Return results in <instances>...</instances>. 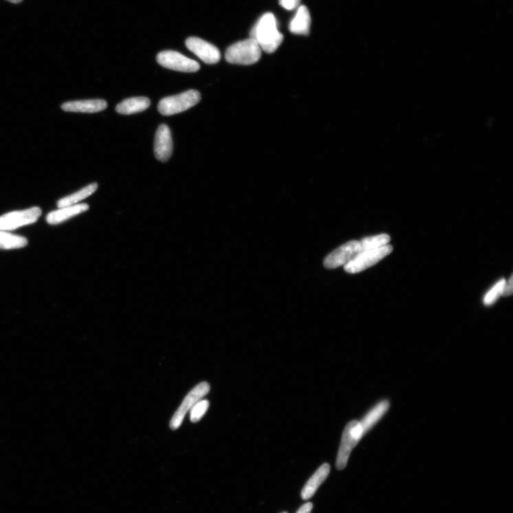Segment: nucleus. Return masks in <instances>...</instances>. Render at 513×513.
<instances>
[{
	"mask_svg": "<svg viewBox=\"0 0 513 513\" xmlns=\"http://www.w3.org/2000/svg\"><path fill=\"white\" fill-rule=\"evenodd\" d=\"M210 389V384L204 382L195 386L188 393L170 422V427L172 430H176L182 426L187 413L193 408L197 402H199L207 395Z\"/></svg>",
	"mask_w": 513,
	"mask_h": 513,
	"instance_id": "obj_7",
	"label": "nucleus"
},
{
	"mask_svg": "<svg viewBox=\"0 0 513 513\" xmlns=\"http://www.w3.org/2000/svg\"><path fill=\"white\" fill-rule=\"evenodd\" d=\"M393 251V247L386 245L381 248L360 252L344 266L345 270L350 274L361 272L386 258Z\"/></svg>",
	"mask_w": 513,
	"mask_h": 513,
	"instance_id": "obj_5",
	"label": "nucleus"
},
{
	"mask_svg": "<svg viewBox=\"0 0 513 513\" xmlns=\"http://www.w3.org/2000/svg\"><path fill=\"white\" fill-rule=\"evenodd\" d=\"M107 102L103 100H89L69 102L62 105V109L67 112L97 113L105 110Z\"/></svg>",
	"mask_w": 513,
	"mask_h": 513,
	"instance_id": "obj_13",
	"label": "nucleus"
},
{
	"mask_svg": "<svg viewBox=\"0 0 513 513\" xmlns=\"http://www.w3.org/2000/svg\"><path fill=\"white\" fill-rule=\"evenodd\" d=\"M360 252V241H349L328 254L324 261V265L327 269L345 266Z\"/></svg>",
	"mask_w": 513,
	"mask_h": 513,
	"instance_id": "obj_9",
	"label": "nucleus"
},
{
	"mask_svg": "<svg viewBox=\"0 0 513 513\" xmlns=\"http://www.w3.org/2000/svg\"><path fill=\"white\" fill-rule=\"evenodd\" d=\"M391 241V237L387 234L367 237L360 241V252L381 248Z\"/></svg>",
	"mask_w": 513,
	"mask_h": 513,
	"instance_id": "obj_20",
	"label": "nucleus"
},
{
	"mask_svg": "<svg viewBox=\"0 0 513 513\" xmlns=\"http://www.w3.org/2000/svg\"><path fill=\"white\" fill-rule=\"evenodd\" d=\"M389 408V402L384 400L375 406L367 414L364 418L360 422L362 427L364 434H365L376 424L381 418L384 415Z\"/></svg>",
	"mask_w": 513,
	"mask_h": 513,
	"instance_id": "obj_17",
	"label": "nucleus"
},
{
	"mask_svg": "<svg viewBox=\"0 0 513 513\" xmlns=\"http://www.w3.org/2000/svg\"><path fill=\"white\" fill-rule=\"evenodd\" d=\"M187 48L194 54L200 58L208 65H214L221 61V54L215 46L206 42L198 37H189L186 39Z\"/></svg>",
	"mask_w": 513,
	"mask_h": 513,
	"instance_id": "obj_10",
	"label": "nucleus"
},
{
	"mask_svg": "<svg viewBox=\"0 0 513 513\" xmlns=\"http://www.w3.org/2000/svg\"><path fill=\"white\" fill-rule=\"evenodd\" d=\"M301 0H280L281 6L287 10H292L297 8Z\"/></svg>",
	"mask_w": 513,
	"mask_h": 513,
	"instance_id": "obj_23",
	"label": "nucleus"
},
{
	"mask_svg": "<svg viewBox=\"0 0 513 513\" xmlns=\"http://www.w3.org/2000/svg\"><path fill=\"white\" fill-rule=\"evenodd\" d=\"M262 50L252 38L237 43L228 48L226 59L228 63L239 65H251L258 63Z\"/></svg>",
	"mask_w": 513,
	"mask_h": 513,
	"instance_id": "obj_2",
	"label": "nucleus"
},
{
	"mask_svg": "<svg viewBox=\"0 0 513 513\" xmlns=\"http://www.w3.org/2000/svg\"><path fill=\"white\" fill-rule=\"evenodd\" d=\"M329 472V464L324 463L314 473L302 490L301 497L303 500H309L315 494V492L328 477Z\"/></svg>",
	"mask_w": 513,
	"mask_h": 513,
	"instance_id": "obj_12",
	"label": "nucleus"
},
{
	"mask_svg": "<svg viewBox=\"0 0 513 513\" xmlns=\"http://www.w3.org/2000/svg\"><path fill=\"white\" fill-rule=\"evenodd\" d=\"M156 61L162 67L182 72L193 73L200 69V65L179 52L167 50L157 55Z\"/></svg>",
	"mask_w": 513,
	"mask_h": 513,
	"instance_id": "obj_8",
	"label": "nucleus"
},
{
	"mask_svg": "<svg viewBox=\"0 0 513 513\" xmlns=\"http://www.w3.org/2000/svg\"><path fill=\"white\" fill-rule=\"evenodd\" d=\"M251 36L262 51L271 54L277 50L283 41V35L278 30L277 21L272 13H266L256 23Z\"/></svg>",
	"mask_w": 513,
	"mask_h": 513,
	"instance_id": "obj_1",
	"label": "nucleus"
},
{
	"mask_svg": "<svg viewBox=\"0 0 513 513\" xmlns=\"http://www.w3.org/2000/svg\"><path fill=\"white\" fill-rule=\"evenodd\" d=\"M89 208L87 204H78L58 208L47 215V221L50 225L61 224L72 217L86 212Z\"/></svg>",
	"mask_w": 513,
	"mask_h": 513,
	"instance_id": "obj_14",
	"label": "nucleus"
},
{
	"mask_svg": "<svg viewBox=\"0 0 513 513\" xmlns=\"http://www.w3.org/2000/svg\"><path fill=\"white\" fill-rule=\"evenodd\" d=\"M210 403L208 400H201L197 402L190 410V421L192 423L199 422L205 415L209 408Z\"/></svg>",
	"mask_w": 513,
	"mask_h": 513,
	"instance_id": "obj_22",
	"label": "nucleus"
},
{
	"mask_svg": "<svg viewBox=\"0 0 513 513\" xmlns=\"http://www.w3.org/2000/svg\"><path fill=\"white\" fill-rule=\"evenodd\" d=\"M311 17L309 10L305 6L299 8L297 14L290 25L292 33L301 35H308L310 30Z\"/></svg>",
	"mask_w": 513,
	"mask_h": 513,
	"instance_id": "obj_16",
	"label": "nucleus"
},
{
	"mask_svg": "<svg viewBox=\"0 0 513 513\" xmlns=\"http://www.w3.org/2000/svg\"><path fill=\"white\" fill-rule=\"evenodd\" d=\"M513 292V277L512 275H511V277L510 280L507 282H505L503 292V296L504 297H508V296H510L512 294Z\"/></svg>",
	"mask_w": 513,
	"mask_h": 513,
	"instance_id": "obj_24",
	"label": "nucleus"
},
{
	"mask_svg": "<svg viewBox=\"0 0 513 513\" xmlns=\"http://www.w3.org/2000/svg\"><path fill=\"white\" fill-rule=\"evenodd\" d=\"M201 100L199 91L188 90L180 94L163 98L157 105V110L164 116H171L190 109Z\"/></svg>",
	"mask_w": 513,
	"mask_h": 513,
	"instance_id": "obj_3",
	"label": "nucleus"
},
{
	"mask_svg": "<svg viewBox=\"0 0 513 513\" xmlns=\"http://www.w3.org/2000/svg\"><path fill=\"white\" fill-rule=\"evenodd\" d=\"M8 1H9V2L12 3L17 4V3H19L22 2V0H8Z\"/></svg>",
	"mask_w": 513,
	"mask_h": 513,
	"instance_id": "obj_26",
	"label": "nucleus"
},
{
	"mask_svg": "<svg viewBox=\"0 0 513 513\" xmlns=\"http://www.w3.org/2000/svg\"><path fill=\"white\" fill-rule=\"evenodd\" d=\"M28 243L25 237L0 230V249L12 250L25 247Z\"/></svg>",
	"mask_w": 513,
	"mask_h": 513,
	"instance_id": "obj_19",
	"label": "nucleus"
},
{
	"mask_svg": "<svg viewBox=\"0 0 513 513\" xmlns=\"http://www.w3.org/2000/svg\"><path fill=\"white\" fill-rule=\"evenodd\" d=\"M506 281L501 279L491 290L485 295L483 303L485 305L489 306L494 303L501 295H503V288Z\"/></svg>",
	"mask_w": 513,
	"mask_h": 513,
	"instance_id": "obj_21",
	"label": "nucleus"
},
{
	"mask_svg": "<svg viewBox=\"0 0 513 513\" xmlns=\"http://www.w3.org/2000/svg\"><path fill=\"white\" fill-rule=\"evenodd\" d=\"M41 215L42 210L39 207L6 213L0 216V230H14L34 223Z\"/></svg>",
	"mask_w": 513,
	"mask_h": 513,
	"instance_id": "obj_6",
	"label": "nucleus"
},
{
	"mask_svg": "<svg viewBox=\"0 0 513 513\" xmlns=\"http://www.w3.org/2000/svg\"><path fill=\"white\" fill-rule=\"evenodd\" d=\"M151 105V100L147 97H133L127 98L116 107V111L123 115H130L142 112Z\"/></svg>",
	"mask_w": 513,
	"mask_h": 513,
	"instance_id": "obj_15",
	"label": "nucleus"
},
{
	"mask_svg": "<svg viewBox=\"0 0 513 513\" xmlns=\"http://www.w3.org/2000/svg\"><path fill=\"white\" fill-rule=\"evenodd\" d=\"M283 513H287V512H283Z\"/></svg>",
	"mask_w": 513,
	"mask_h": 513,
	"instance_id": "obj_27",
	"label": "nucleus"
},
{
	"mask_svg": "<svg viewBox=\"0 0 513 513\" xmlns=\"http://www.w3.org/2000/svg\"><path fill=\"white\" fill-rule=\"evenodd\" d=\"M364 436L362 427L358 421H351L346 426L342 438L336 463L340 470L346 468L351 450Z\"/></svg>",
	"mask_w": 513,
	"mask_h": 513,
	"instance_id": "obj_4",
	"label": "nucleus"
},
{
	"mask_svg": "<svg viewBox=\"0 0 513 513\" xmlns=\"http://www.w3.org/2000/svg\"><path fill=\"white\" fill-rule=\"evenodd\" d=\"M98 188V184L96 183L89 184L80 190H78L65 198L59 200L57 203L58 208L76 205L77 203L88 198Z\"/></svg>",
	"mask_w": 513,
	"mask_h": 513,
	"instance_id": "obj_18",
	"label": "nucleus"
},
{
	"mask_svg": "<svg viewBox=\"0 0 513 513\" xmlns=\"http://www.w3.org/2000/svg\"><path fill=\"white\" fill-rule=\"evenodd\" d=\"M173 153V140L168 127L162 124L157 128L154 142V154L156 159L167 162Z\"/></svg>",
	"mask_w": 513,
	"mask_h": 513,
	"instance_id": "obj_11",
	"label": "nucleus"
},
{
	"mask_svg": "<svg viewBox=\"0 0 513 513\" xmlns=\"http://www.w3.org/2000/svg\"><path fill=\"white\" fill-rule=\"evenodd\" d=\"M313 507L312 503H307L303 505L296 513H311Z\"/></svg>",
	"mask_w": 513,
	"mask_h": 513,
	"instance_id": "obj_25",
	"label": "nucleus"
}]
</instances>
